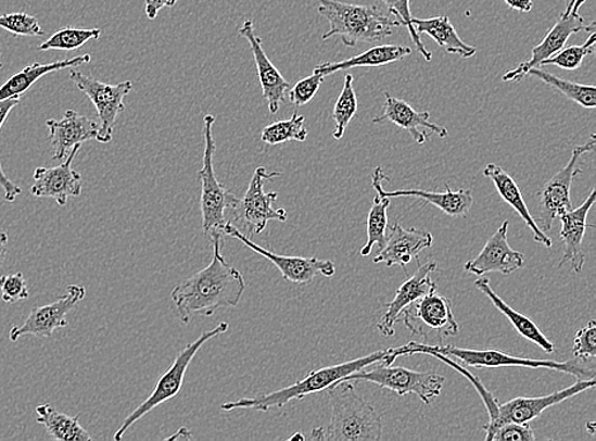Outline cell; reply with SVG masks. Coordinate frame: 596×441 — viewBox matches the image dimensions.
<instances>
[{"label": "cell", "mask_w": 596, "mask_h": 441, "mask_svg": "<svg viewBox=\"0 0 596 441\" xmlns=\"http://www.w3.org/2000/svg\"><path fill=\"white\" fill-rule=\"evenodd\" d=\"M212 244V263L170 293L177 317L183 325L196 317H212L221 308H232L240 304L244 294L243 275L223 257L221 239H214Z\"/></svg>", "instance_id": "6da1fadb"}, {"label": "cell", "mask_w": 596, "mask_h": 441, "mask_svg": "<svg viewBox=\"0 0 596 441\" xmlns=\"http://www.w3.org/2000/svg\"><path fill=\"white\" fill-rule=\"evenodd\" d=\"M397 357L396 348L379 350L377 353L355 358V361L352 362L330 365L322 369L313 370L307 377L297 380V382L292 386L282 388V390L261 393L255 395V398L223 403L220 410L226 411V413H232V411L237 410H253L261 411V413H268V411H271L272 408L284 407L292 401H301L308 398L310 394L326 391L327 388L341 382L342 379L352 376L354 373L369 368V366L375 364L383 363L384 365H393Z\"/></svg>", "instance_id": "7a4b0ae2"}, {"label": "cell", "mask_w": 596, "mask_h": 441, "mask_svg": "<svg viewBox=\"0 0 596 441\" xmlns=\"http://www.w3.org/2000/svg\"><path fill=\"white\" fill-rule=\"evenodd\" d=\"M332 416L324 428L322 441H378L382 439L383 417L367 400L360 398L350 380L327 388Z\"/></svg>", "instance_id": "3957f363"}, {"label": "cell", "mask_w": 596, "mask_h": 441, "mask_svg": "<svg viewBox=\"0 0 596 441\" xmlns=\"http://www.w3.org/2000/svg\"><path fill=\"white\" fill-rule=\"evenodd\" d=\"M318 13L329 21L330 29L322 36L329 40L340 36L347 48L357 43H377L393 35L401 27L396 18L385 16L377 5H360L338 2V0H317Z\"/></svg>", "instance_id": "277c9868"}, {"label": "cell", "mask_w": 596, "mask_h": 441, "mask_svg": "<svg viewBox=\"0 0 596 441\" xmlns=\"http://www.w3.org/2000/svg\"><path fill=\"white\" fill-rule=\"evenodd\" d=\"M442 354L453 358H457V362L466 366H472V368H510V366H518V368L529 369H549L570 374L572 377L581 379H595V370L592 368H585L576 362H554V361H534V358L512 356L503 353L500 350L486 349H464L453 345H427V343L409 341L407 345L397 348L398 356H411V355H431Z\"/></svg>", "instance_id": "5b68a950"}, {"label": "cell", "mask_w": 596, "mask_h": 441, "mask_svg": "<svg viewBox=\"0 0 596 441\" xmlns=\"http://www.w3.org/2000/svg\"><path fill=\"white\" fill-rule=\"evenodd\" d=\"M215 117L213 115L204 116V156L203 168L198 172L201 182L200 209L203 216V231L208 241L221 239L225 236L227 226L226 212L228 209L234 211L240 199L233 192H230L225 185H221L216 178L214 169L215 140L213 136V126Z\"/></svg>", "instance_id": "8992f818"}, {"label": "cell", "mask_w": 596, "mask_h": 441, "mask_svg": "<svg viewBox=\"0 0 596 441\" xmlns=\"http://www.w3.org/2000/svg\"><path fill=\"white\" fill-rule=\"evenodd\" d=\"M228 328L229 324L220 323L213 328V330L201 333L200 338L189 343V345L177 355L174 364L170 365V368L158 379L152 394L149 395L141 405L134 410L128 417H125L123 425L115 432L114 440L121 441L124 438L125 432L128 431L134 424L138 423L141 417H144L154 408L160 407L163 403L175 399L182 390L186 371H188L189 366L193 361V357L199 353V350L203 348L207 341L216 338V336L226 333Z\"/></svg>", "instance_id": "52a82bcc"}, {"label": "cell", "mask_w": 596, "mask_h": 441, "mask_svg": "<svg viewBox=\"0 0 596 441\" xmlns=\"http://www.w3.org/2000/svg\"><path fill=\"white\" fill-rule=\"evenodd\" d=\"M367 369L342 380L375 383L400 395L416 394L424 405H430L432 399L439 398L445 385V377L434 371H415L383 363L375 364L371 370Z\"/></svg>", "instance_id": "ba28073f"}, {"label": "cell", "mask_w": 596, "mask_h": 441, "mask_svg": "<svg viewBox=\"0 0 596 441\" xmlns=\"http://www.w3.org/2000/svg\"><path fill=\"white\" fill-rule=\"evenodd\" d=\"M586 0H566V10L558 17L557 24L549 29L538 45L532 50L531 59L520 63L517 68H513L504 74V81H519L527 77L529 71L541 68L543 62L554 56L556 52L566 47L572 35L579 33H595L596 22L592 21L587 24L585 18L581 16L580 9Z\"/></svg>", "instance_id": "9c48e42d"}, {"label": "cell", "mask_w": 596, "mask_h": 441, "mask_svg": "<svg viewBox=\"0 0 596 441\" xmlns=\"http://www.w3.org/2000/svg\"><path fill=\"white\" fill-rule=\"evenodd\" d=\"M595 148V134L584 144L573 148L571 159L566 166L543 186L538 192L540 204L535 222L543 231L553 229L554 222L563 212L571 211V187L573 179L583 174L580 167L581 156L591 153Z\"/></svg>", "instance_id": "30bf717a"}, {"label": "cell", "mask_w": 596, "mask_h": 441, "mask_svg": "<svg viewBox=\"0 0 596 441\" xmlns=\"http://www.w3.org/2000/svg\"><path fill=\"white\" fill-rule=\"evenodd\" d=\"M279 176H281V172H268L265 167L256 168L253 172L248 191H245L243 199H240V204L233 211L241 227L248 229L252 236L263 234L268 222L284 223L288 220V212L284 207H272V203L278 200L279 193H266L264 191L265 184Z\"/></svg>", "instance_id": "8fae6325"}, {"label": "cell", "mask_w": 596, "mask_h": 441, "mask_svg": "<svg viewBox=\"0 0 596 441\" xmlns=\"http://www.w3.org/2000/svg\"><path fill=\"white\" fill-rule=\"evenodd\" d=\"M69 78L99 112L100 131L96 140L103 144L110 143L114 137L117 116L125 110L124 99L132 91V81L125 80L118 85L103 84L74 68L69 71Z\"/></svg>", "instance_id": "7c38bea8"}, {"label": "cell", "mask_w": 596, "mask_h": 441, "mask_svg": "<svg viewBox=\"0 0 596 441\" xmlns=\"http://www.w3.org/2000/svg\"><path fill=\"white\" fill-rule=\"evenodd\" d=\"M402 316L408 330L422 338H429L431 333L438 335L439 339L453 338L459 333L451 299L436 293V290L417 299Z\"/></svg>", "instance_id": "4fadbf2b"}, {"label": "cell", "mask_w": 596, "mask_h": 441, "mask_svg": "<svg viewBox=\"0 0 596 441\" xmlns=\"http://www.w3.org/2000/svg\"><path fill=\"white\" fill-rule=\"evenodd\" d=\"M595 387V379H581L565 390L542 395V398H517L509 402L498 403V413L493 424L484 425L486 440L490 441L494 432L504 424H528L538 418L546 410L562 403L566 400Z\"/></svg>", "instance_id": "5bb4252c"}, {"label": "cell", "mask_w": 596, "mask_h": 441, "mask_svg": "<svg viewBox=\"0 0 596 441\" xmlns=\"http://www.w3.org/2000/svg\"><path fill=\"white\" fill-rule=\"evenodd\" d=\"M225 236H229L238 239L248 249L258 253L270 261L282 275V279L297 284V286H305L315 280L317 275H324L326 278H332L337 274V265L330 260H320L317 257H292L284 255H277L264 247L253 242L251 238L242 234L241 229L233 226L232 223H227L225 227Z\"/></svg>", "instance_id": "9a60e30c"}, {"label": "cell", "mask_w": 596, "mask_h": 441, "mask_svg": "<svg viewBox=\"0 0 596 441\" xmlns=\"http://www.w3.org/2000/svg\"><path fill=\"white\" fill-rule=\"evenodd\" d=\"M86 297V288L76 286H69L66 288V294L58 298L55 302L48 305L36 306L28 314L24 325L13 326L10 332V339L12 342L18 341L22 336L33 335L37 338L50 339L52 333L59 328L68 327V314L74 306L84 301Z\"/></svg>", "instance_id": "2e32d148"}, {"label": "cell", "mask_w": 596, "mask_h": 441, "mask_svg": "<svg viewBox=\"0 0 596 441\" xmlns=\"http://www.w3.org/2000/svg\"><path fill=\"white\" fill-rule=\"evenodd\" d=\"M80 146L73 147L66 160L58 167H39L35 169L31 193L35 198L54 199L64 207L71 198L81 196V176L73 168V161Z\"/></svg>", "instance_id": "e0dca14e"}, {"label": "cell", "mask_w": 596, "mask_h": 441, "mask_svg": "<svg viewBox=\"0 0 596 441\" xmlns=\"http://www.w3.org/2000/svg\"><path fill=\"white\" fill-rule=\"evenodd\" d=\"M390 178L385 175L382 167H377L372 172L371 185L377 191V196L385 198H415L424 201L423 205L431 204L441 209L443 213L449 216H467L474 203L473 192L471 189H459L453 191L448 184L445 185L446 190L443 192L424 191V190H396L385 191L384 182H389Z\"/></svg>", "instance_id": "ac0fdd59"}, {"label": "cell", "mask_w": 596, "mask_h": 441, "mask_svg": "<svg viewBox=\"0 0 596 441\" xmlns=\"http://www.w3.org/2000/svg\"><path fill=\"white\" fill-rule=\"evenodd\" d=\"M509 220H505L474 259L467 261L465 272L477 276L490 273L510 275L525 264L524 253L513 250L508 242Z\"/></svg>", "instance_id": "d6986e66"}, {"label": "cell", "mask_w": 596, "mask_h": 441, "mask_svg": "<svg viewBox=\"0 0 596 441\" xmlns=\"http://www.w3.org/2000/svg\"><path fill=\"white\" fill-rule=\"evenodd\" d=\"M240 36L248 40L255 59L261 88H263L264 99L268 111L272 115L278 114L282 102L287 101V92L290 87L289 81L281 76V73L268 59L264 48L263 40L256 35L255 26L251 20L244 21L240 28Z\"/></svg>", "instance_id": "ffe728a7"}, {"label": "cell", "mask_w": 596, "mask_h": 441, "mask_svg": "<svg viewBox=\"0 0 596 441\" xmlns=\"http://www.w3.org/2000/svg\"><path fill=\"white\" fill-rule=\"evenodd\" d=\"M438 264L435 261L420 264L411 278L407 279L398 288L396 297L390 303H386V312L383 314L378 324V330L385 338H392L396 330V325L402 316V313L423 295L436 290V284L432 281L431 275L436 272Z\"/></svg>", "instance_id": "44dd1931"}, {"label": "cell", "mask_w": 596, "mask_h": 441, "mask_svg": "<svg viewBox=\"0 0 596 441\" xmlns=\"http://www.w3.org/2000/svg\"><path fill=\"white\" fill-rule=\"evenodd\" d=\"M384 97L383 112L381 115L372 118V123H392L411 134L413 139L420 146L427 143L430 137V134L424 133L423 129H428L431 134H436L442 139L448 137L449 133L444 126L431 122L428 111H416L411 104L397 99V97L392 96L390 92H384Z\"/></svg>", "instance_id": "7402d4cb"}, {"label": "cell", "mask_w": 596, "mask_h": 441, "mask_svg": "<svg viewBox=\"0 0 596 441\" xmlns=\"http://www.w3.org/2000/svg\"><path fill=\"white\" fill-rule=\"evenodd\" d=\"M432 243H434V237L430 231L406 229L396 223L390 229L385 245L372 261L375 264H384L386 267L400 266L407 274L406 266L419 257L423 250L430 249Z\"/></svg>", "instance_id": "603a6c76"}, {"label": "cell", "mask_w": 596, "mask_h": 441, "mask_svg": "<svg viewBox=\"0 0 596 441\" xmlns=\"http://www.w3.org/2000/svg\"><path fill=\"white\" fill-rule=\"evenodd\" d=\"M47 126L50 143L54 149V156H52L54 161L64 160L73 147L97 139L100 131L99 123L74 110L66 111L62 119H48Z\"/></svg>", "instance_id": "cb8c5ba5"}, {"label": "cell", "mask_w": 596, "mask_h": 441, "mask_svg": "<svg viewBox=\"0 0 596 441\" xmlns=\"http://www.w3.org/2000/svg\"><path fill=\"white\" fill-rule=\"evenodd\" d=\"M595 189L583 204L558 216L561 220V239L565 245L563 256L558 266L569 264L573 273L580 274L585 266L584 237L587 226V215L595 203Z\"/></svg>", "instance_id": "d4e9b609"}, {"label": "cell", "mask_w": 596, "mask_h": 441, "mask_svg": "<svg viewBox=\"0 0 596 441\" xmlns=\"http://www.w3.org/2000/svg\"><path fill=\"white\" fill-rule=\"evenodd\" d=\"M483 175L494 182L498 196L520 215L528 228L532 230L534 241L550 249L554 244L553 239L538 227L534 216L529 212L523 193H521L516 179L495 163H489L483 171Z\"/></svg>", "instance_id": "484cf974"}, {"label": "cell", "mask_w": 596, "mask_h": 441, "mask_svg": "<svg viewBox=\"0 0 596 441\" xmlns=\"http://www.w3.org/2000/svg\"><path fill=\"white\" fill-rule=\"evenodd\" d=\"M411 54L413 49L404 47V45H378V47L364 51L359 55L342 60V62L319 64L313 73L320 74L326 78L340 71L365 68V66L378 68V66L390 65Z\"/></svg>", "instance_id": "4316f807"}, {"label": "cell", "mask_w": 596, "mask_h": 441, "mask_svg": "<svg viewBox=\"0 0 596 441\" xmlns=\"http://www.w3.org/2000/svg\"><path fill=\"white\" fill-rule=\"evenodd\" d=\"M89 62H91V55L86 54L50 64H29L25 70L14 74L5 84L0 86V101L20 99V96L26 93L37 80L49 73L77 68V66L88 64Z\"/></svg>", "instance_id": "83f0119b"}, {"label": "cell", "mask_w": 596, "mask_h": 441, "mask_svg": "<svg viewBox=\"0 0 596 441\" xmlns=\"http://www.w3.org/2000/svg\"><path fill=\"white\" fill-rule=\"evenodd\" d=\"M474 287L481 291L482 294L490 299V302L495 305L497 311H500L506 318L510 320V324L516 328L517 332L523 336L524 339L535 343L545 353L554 354L555 345L550 342L546 335L541 331V328L533 323V320L524 314L511 308V306L495 293L493 287H491L490 279L486 276H480V279L474 281Z\"/></svg>", "instance_id": "f1b7e54d"}, {"label": "cell", "mask_w": 596, "mask_h": 441, "mask_svg": "<svg viewBox=\"0 0 596 441\" xmlns=\"http://www.w3.org/2000/svg\"><path fill=\"white\" fill-rule=\"evenodd\" d=\"M411 24L417 35H427L439 47L451 55L469 59L475 55L477 49L460 39L448 16H439L427 20L413 18Z\"/></svg>", "instance_id": "f546056e"}, {"label": "cell", "mask_w": 596, "mask_h": 441, "mask_svg": "<svg viewBox=\"0 0 596 441\" xmlns=\"http://www.w3.org/2000/svg\"><path fill=\"white\" fill-rule=\"evenodd\" d=\"M37 423L45 426L49 436L58 441H91L92 437L79 424V416H68L50 406L36 408Z\"/></svg>", "instance_id": "4dcf8cb0"}, {"label": "cell", "mask_w": 596, "mask_h": 441, "mask_svg": "<svg viewBox=\"0 0 596 441\" xmlns=\"http://www.w3.org/2000/svg\"><path fill=\"white\" fill-rule=\"evenodd\" d=\"M527 77L540 79L543 84L568 97L572 102L580 104L581 108L588 110L596 108V88L593 85H579L541 68L529 71Z\"/></svg>", "instance_id": "1f68e13d"}, {"label": "cell", "mask_w": 596, "mask_h": 441, "mask_svg": "<svg viewBox=\"0 0 596 441\" xmlns=\"http://www.w3.org/2000/svg\"><path fill=\"white\" fill-rule=\"evenodd\" d=\"M391 205V199L377 196L370 212L368 214L367 234L368 241L362 247L360 255L367 257L372 251V247L378 245L379 249H383L386 242V230H389V207Z\"/></svg>", "instance_id": "d6a6232c"}, {"label": "cell", "mask_w": 596, "mask_h": 441, "mask_svg": "<svg viewBox=\"0 0 596 441\" xmlns=\"http://www.w3.org/2000/svg\"><path fill=\"white\" fill-rule=\"evenodd\" d=\"M305 117L295 111L293 116L284 122L267 125L261 133V140L267 146H281L288 141H305L308 138V130L304 126Z\"/></svg>", "instance_id": "836d02e7"}, {"label": "cell", "mask_w": 596, "mask_h": 441, "mask_svg": "<svg viewBox=\"0 0 596 441\" xmlns=\"http://www.w3.org/2000/svg\"><path fill=\"white\" fill-rule=\"evenodd\" d=\"M102 35L100 28H73L65 27L61 32L50 36L39 47L41 51L61 50L72 51L85 47L88 41L99 40Z\"/></svg>", "instance_id": "e575fe53"}, {"label": "cell", "mask_w": 596, "mask_h": 441, "mask_svg": "<svg viewBox=\"0 0 596 441\" xmlns=\"http://www.w3.org/2000/svg\"><path fill=\"white\" fill-rule=\"evenodd\" d=\"M356 114L357 97L354 88V77L352 74H346L344 88H342L332 112L333 122L337 124V129L333 131L334 139L344 138L347 126Z\"/></svg>", "instance_id": "d590c367"}, {"label": "cell", "mask_w": 596, "mask_h": 441, "mask_svg": "<svg viewBox=\"0 0 596 441\" xmlns=\"http://www.w3.org/2000/svg\"><path fill=\"white\" fill-rule=\"evenodd\" d=\"M596 45V33H592L588 36L587 41L584 45H573V47L563 48L556 52L554 56L545 60L543 65H556L563 71H576L583 65L584 59L587 55L593 54Z\"/></svg>", "instance_id": "8d00e7d4"}, {"label": "cell", "mask_w": 596, "mask_h": 441, "mask_svg": "<svg viewBox=\"0 0 596 441\" xmlns=\"http://www.w3.org/2000/svg\"><path fill=\"white\" fill-rule=\"evenodd\" d=\"M381 2L389 9L394 18L400 22L401 27L404 26L408 29V34L411 36L416 50L420 52L427 62H431V52L423 47L420 36L416 34L411 24V0H381Z\"/></svg>", "instance_id": "74e56055"}, {"label": "cell", "mask_w": 596, "mask_h": 441, "mask_svg": "<svg viewBox=\"0 0 596 441\" xmlns=\"http://www.w3.org/2000/svg\"><path fill=\"white\" fill-rule=\"evenodd\" d=\"M430 356H434L439 358V361L443 362L446 365H449L451 368L456 369L461 376L466 377L469 382L475 388V391L479 392L480 398L482 399L484 406H486L490 420L487 424H493L496 420L497 413H498V401L494 398L493 393H491L486 387L481 382V379L479 377L473 376V374L465 368V366H461L457 361H454L453 357L445 356L442 354H431Z\"/></svg>", "instance_id": "f35d334b"}, {"label": "cell", "mask_w": 596, "mask_h": 441, "mask_svg": "<svg viewBox=\"0 0 596 441\" xmlns=\"http://www.w3.org/2000/svg\"><path fill=\"white\" fill-rule=\"evenodd\" d=\"M0 28L11 33L14 36H42L45 35L39 20L29 14L11 13L0 16Z\"/></svg>", "instance_id": "ab89813d"}, {"label": "cell", "mask_w": 596, "mask_h": 441, "mask_svg": "<svg viewBox=\"0 0 596 441\" xmlns=\"http://www.w3.org/2000/svg\"><path fill=\"white\" fill-rule=\"evenodd\" d=\"M572 355L581 361H594L596 357V324L588 320L587 325L580 328L573 340Z\"/></svg>", "instance_id": "60d3db41"}, {"label": "cell", "mask_w": 596, "mask_h": 441, "mask_svg": "<svg viewBox=\"0 0 596 441\" xmlns=\"http://www.w3.org/2000/svg\"><path fill=\"white\" fill-rule=\"evenodd\" d=\"M0 291L7 304L24 302L29 297L27 282L22 273L0 276Z\"/></svg>", "instance_id": "b9f144b4"}, {"label": "cell", "mask_w": 596, "mask_h": 441, "mask_svg": "<svg viewBox=\"0 0 596 441\" xmlns=\"http://www.w3.org/2000/svg\"><path fill=\"white\" fill-rule=\"evenodd\" d=\"M325 80L320 74L313 73L312 76L304 78L290 89L289 101L296 108H302L315 99Z\"/></svg>", "instance_id": "7bdbcfd3"}, {"label": "cell", "mask_w": 596, "mask_h": 441, "mask_svg": "<svg viewBox=\"0 0 596 441\" xmlns=\"http://www.w3.org/2000/svg\"><path fill=\"white\" fill-rule=\"evenodd\" d=\"M20 99H11L0 101V130H2L7 117L10 116L11 111L17 106ZM0 187L4 190V200L13 203L18 196H21V187L13 181L10 177H7L4 174L2 163H0Z\"/></svg>", "instance_id": "ee69618b"}, {"label": "cell", "mask_w": 596, "mask_h": 441, "mask_svg": "<svg viewBox=\"0 0 596 441\" xmlns=\"http://www.w3.org/2000/svg\"><path fill=\"white\" fill-rule=\"evenodd\" d=\"M491 440L495 441H533L535 433L531 425L528 424H504L498 426Z\"/></svg>", "instance_id": "f6af8a7d"}, {"label": "cell", "mask_w": 596, "mask_h": 441, "mask_svg": "<svg viewBox=\"0 0 596 441\" xmlns=\"http://www.w3.org/2000/svg\"><path fill=\"white\" fill-rule=\"evenodd\" d=\"M178 0H145V14L149 20H155L163 9H173Z\"/></svg>", "instance_id": "bcb514c9"}, {"label": "cell", "mask_w": 596, "mask_h": 441, "mask_svg": "<svg viewBox=\"0 0 596 441\" xmlns=\"http://www.w3.org/2000/svg\"><path fill=\"white\" fill-rule=\"evenodd\" d=\"M504 2L508 4L511 10L520 13L532 12L534 7L533 0H504Z\"/></svg>", "instance_id": "7dc6e473"}, {"label": "cell", "mask_w": 596, "mask_h": 441, "mask_svg": "<svg viewBox=\"0 0 596 441\" xmlns=\"http://www.w3.org/2000/svg\"><path fill=\"white\" fill-rule=\"evenodd\" d=\"M9 235L5 231H0V267L4 265L7 255H9Z\"/></svg>", "instance_id": "c3c4849f"}, {"label": "cell", "mask_w": 596, "mask_h": 441, "mask_svg": "<svg viewBox=\"0 0 596 441\" xmlns=\"http://www.w3.org/2000/svg\"><path fill=\"white\" fill-rule=\"evenodd\" d=\"M191 439V431L186 428H181L178 430L175 436L169 437L167 440H190Z\"/></svg>", "instance_id": "681fc988"}, {"label": "cell", "mask_w": 596, "mask_h": 441, "mask_svg": "<svg viewBox=\"0 0 596 441\" xmlns=\"http://www.w3.org/2000/svg\"><path fill=\"white\" fill-rule=\"evenodd\" d=\"M290 441H293V440H301V441H304L305 440V437L303 436L302 432H295L294 436L292 438L289 439Z\"/></svg>", "instance_id": "f907efd6"}, {"label": "cell", "mask_w": 596, "mask_h": 441, "mask_svg": "<svg viewBox=\"0 0 596 441\" xmlns=\"http://www.w3.org/2000/svg\"><path fill=\"white\" fill-rule=\"evenodd\" d=\"M3 68L2 58H0V70Z\"/></svg>", "instance_id": "816d5d0a"}]
</instances>
